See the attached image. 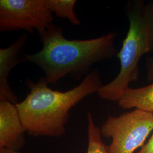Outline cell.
I'll use <instances>...</instances> for the list:
<instances>
[{
  "mask_svg": "<svg viewBox=\"0 0 153 153\" xmlns=\"http://www.w3.org/2000/svg\"><path fill=\"white\" fill-rule=\"evenodd\" d=\"M153 131V114L135 109L109 116L101 126L102 136L112 139L109 153H134Z\"/></svg>",
  "mask_w": 153,
  "mask_h": 153,
  "instance_id": "cell-4",
  "label": "cell"
},
{
  "mask_svg": "<svg viewBox=\"0 0 153 153\" xmlns=\"http://www.w3.org/2000/svg\"><path fill=\"white\" fill-rule=\"evenodd\" d=\"M27 37V33L22 34L8 47L0 49V102L18 103V98L9 85L8 78L14 68L23 62V52Z\"/></svg>",
  "mask_w": 153,
  "mask_h": 153,
  "instance_id": "cell-7",
  "label": "cell"
},
{
  "mask_svg": "<svg viewBox=\"0 0 153 153\" xmlns=\"http://www.w3.org/2000/svg\"><path fill=\"white\" fill-rule=\"evenodd\" d=\"M116 35L109 33L96 38L69 40L62 28L52 23L39 34L42 48L33 55H24L23 61L40 68L49 84L55 85L67 76L79 81L91 71L93 64L117 55Z\"/></svg>",
  "mask_w": 153,
  "mask_h": 153,
  "instance_id": "cell-1",
  "label": "cell"
},
{
  "mask_svg": "<svg viewBox=\"0 0 153 153\" xmlns=\"http://www.w3.org/2000/svg\"><path fill=\"white\" fill-rule=\"evenodd\" d=\"M118 103L124 109L135 108L153 114V83L143 88H128Z\"/></svg>",
  "mask_w": 153,
  "mask_h": 153,
  "instance_id": "cell-8",
  "label": "cell"
},
{
  "mask_svg": "<svg viewBox=\"0 0 153 153\" xmlns=\"http://www.w3.org/2000/svg\"><path fill=\"white\" fill-rule=\"evenodd\" d=\"M87 117L88 146L86 153H109L108 146L103 142L100 129L95 125L90 112L87 113Z\"/></svg>",
  "mask_w": 153,
  "mask_h": 153,
  "instance_id": "cell-10",
  "label": "cell"
},
{
  "mask_svg": "<svg viewBox=\"0 0 153 153\" xmlns=\"http://www.w3.org/2000/svg\"><path fill=\"white\" fill-rule=\"evenodd\" d=\"M49 11L58 18H66L72 25L79 26L81 21L74 11L76 0H45Z\"/></svg>",
  "mask_w": 153,
  "mask_h": 153,
  "instance_id": "cell-9",
  "label": "cell"
},
{
  "mask_svg": "<svg viewBox=\"0 0 153 153\" xmlns=\"http://www.w3.org/2000/svg\"><path fill=\"white\" fill-rule=\"evenodd\" d=\"M0 153H20L18 151L13 150L6 148H0Z\"/></svg>",
  "mask_w": 153,
  "mask_h": 153,
  "instance_id": "cell-13",
  "label": "cell"
},
{
  "mask_svg": "<svg viewBox=\"0 0 153 153\" xmlns=\"http://www.w3.org/2000/svg\"><path fill=\"white\" fill-rule=\"evenodd\" d=\"M137 153H153V133L148 142Z\"/></svg>",
  "mask_w": 153,
  "mask_h": 153,
  "instance_id": "cell-12",
  "label": "cell"
},
{
  "mask_svg": "<svg viewBox=\"0 0 153 153\" xmlns=\"http://www.w3.org/2000/svg\"><path fill=\"white\" fill-rule=\"evenodd\" d=\"M25 132L16 105L0 102V148L21 149L26 143Z\"/></svg>",
  "mask_w": 153,
  "mask_h": 153,
  "instance_id": "cell-6",
  "label": "cell"
},
{
  "mask_svg": "<svg viewBox=\"0 0 153 153\" xmlns=\"http://www.w3.org/2000/svg\"><path fill=\"white\" fill-rule=\"evenodd\" d=\"M146 76L148 81H153V57H149L146 61Z\"/></svg>",
  "mask_w": 153,
  "mask_h": 153,
  "instance_id": "cell-11",
  "label": "cell"
},
{
  "mask_svg": "<svg viewBox=\"0 0 153 153\" xmlns=\"http://www.w3.org/2000/svg\"><path fill=\"white\" fill-rule=\"evenodd\" d=\"M129 27L120 51L119 74L99 90V96L109 101H119L131 82L140 76L139 62L143 55L153 52V3H128L126 7Z\"/></svg>",
  "mask_w": 153,
  "mask_h": 153,
  "instance_id": "cell-3",
  "label": "cell"
},
{
  "mask_svg": "<svg viewBox=\"0 0 153 153\" xmlns=\"http://www.w3.org/2000/svg\"><path fill=\"white\" fill-rule=\"evenodd\" d=\"M45 0H1L0 31L43 33L54 19Z\"/></svg>",
  "mask_w": 153,
  "mask_h": 153,
  "instance_id": "cell-5",
  "label": "cell"
},
{
  "mask_svg": "<svg viewBox=\"0 0 153 153\" xmlns=\"http://www.w3.org/2000/svg\"><path fill=\"white\" fill-rule=\"evenodd\" d=\"M26 84L30 93L16 105L25 131L35 137L64 135L71 109L103 86L98 69L91 70L78 86L65 92L49 88L45 76L36 83L27 79Z\"/></svg>",
  "mask_w": 153,
  "mask_h": 153,
  "instance_id": "cell-2",
  "label": "cell"
}]
</instances>
